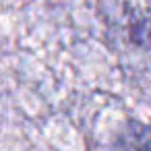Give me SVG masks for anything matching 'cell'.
<instances>
[{"label":"cell","instance_id":"1","mask_svg":"<svg viewBox=\"0 0 151 151\" xmlns=\"http://www.w3.org/2000/svg\"><path fill=\"white\" fill-rule=\"evenodd\" d=\"M112 151H151V126L141 122H126L118 132Z\"/></svg>","mask_w":151,"mask_h":151}]
</instances>
